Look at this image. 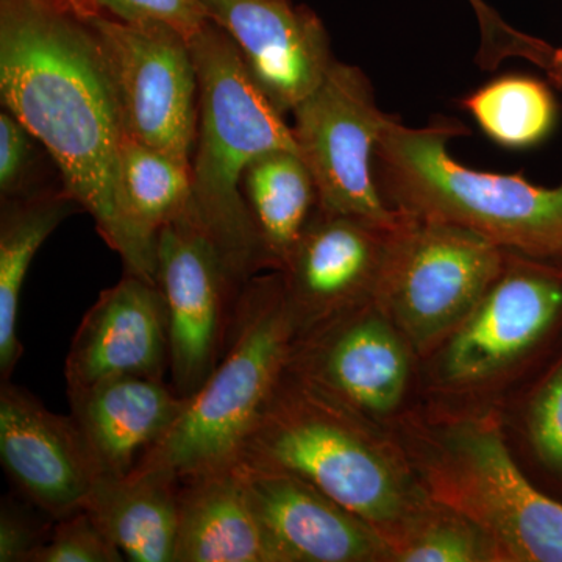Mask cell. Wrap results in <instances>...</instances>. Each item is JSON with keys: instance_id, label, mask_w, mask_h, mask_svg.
<instances>
[{"instance_id": "cell-1", "label": "cell", "mask_w": 562, "mask_h": 562, "mask_svg": "<svg viewBox=\"0 0 562 562\" xmlns=\"http://www.w3.org/2000/svg\"><path fill=\"white\" fill-rule=\"evenodd\" d=\"M0 99L49 151L125 273L157 283L158 244L139 231L122 191L127 125L90 18L63 0H0Z\"/></svg>"}, {"instance_id": "cell-2", "label": "cell", "mask_w": 562, "mask_h": 562, "mask_svg": "<svg viewBox=\"0 0 562 562\" xmlns=\"http://www.w3.org/2000/svg\"><path fill=\"white\" fill-rule=\"evenodd\" d=\"M190 43L199 77L190 214L228 276L244 288L262 269H269L244 198V173L260 155L299 151L297 144L283 114L251 81L235 44L220 25L210 20Z\"/></svg>"}, {"instance_id": "cell-3", "label": "cell", "mask_w": 562, "mask_h": 562, "mask_svg": "<svg viewBox=\"0 0 562 562\" xmlns=\"http://www.w3.org/2000/svg\"><path fill=\"white\" fill-rule=\"evenodd\" d=\"M460 122L405 127L391 116L375 151V177L392 209L447 222L506 251L562 265V184L538 187L519 173L475 171L454 160Z\"/></svg>"}, {"instance_id": "cell-4", "label": "cell", "mask_w": 562, "mask_h": 562, "mask_svg": "<svg viewBox=\"0 0 562 562\" xmlns=\"http://www.w3.org/2000/svg\"><path fill=\"white\" fill-rule=\"evenodd\" d=\"M297 336L281 273L247 281L220 364L132 471H168L183 479L236 464L286 371Z\"/></svg>"}, {"instance_id": "cell-5", "label": "cell", "mask_w": 562, "mask_h": 562, "mask_svg": "<svg viewBox=\"0 0 562 562\" xmlns=\"http://www.w3.org/2000/svg\"><path fill=\"white\" fill-rule=\"evenodd\" d=\"M238 462L294 473L379 531L414 509L401 472L358 414L288 368Z\"/></svg>"}, {"instance_id": "cell-6", "label": "cell", "mask_w": 562, "mask_h": 562, "mask_svg": "<svg viewBox=\"0 0 562 562\" xmlns=\"http://www.w3.org/2000/svg\"><path fill=\"white\" fill-rule=\"evenodd\" d=\"M419 471L431 502L475 525L503 561L562 562V503L532 486L494 422L435 432Z\"/></svg>"}, {"instance_id": "cell-7", "label": "cell", "mask_w": 562, "mask_h": 562, "mask_svg": "<svg viewBox=\"0 0 562 562\" xmlns=\"http://www.w3.org/2000/svg\"><path fill=\"white\" fill-rule=\"evenodd\" d=\"M506 260L508 251L479 233L403 213L372 303L424 350L468 317Z\"/></svg>"}, {"instance_id": "cell-8", "label": "cell", "mask_w": 562, "mask_h": 562, "mask_svg": "<svg viewBox=\"0 0 562 562\" xmlns=\"http://www.w3.org/2000/svg\"><path fill=\"white\" fill-rule=\"evenodd\" d=\"M292 114V135L316 184L317 210L397 227L403 213L387 205L375 177L376 147L391 116L376 105L366 74L336 60Z\"/></svg>"}, {"instance_id": "cell-9", "label": "cell", "mask_w": 562, "mask_h": 562, "mask_svg": "<svg viewBox=\"0 0 562 562\" xmlns=\"http://www.w3.org/2000/svg\"><path fill=\"white\" fill-rule=\"evenodd\" d=\"M128 135L191 169L199 121V77L191 43L161 22L95 14Z\"/></svg>"}, {"instance_id": "cell-10", "label": "cell", "mask_w": 562, "mask_h": 562, "mask_svg": "<svg viewBox=\"0 0 562 562\" xmlns=\"http://www.w3.org/2000/svg\"><path fill=\"white\" fill-rule=\"evenodd\" d=\"M157 284L166 305L171 386L190 398L220 364L239 288L190 211L158 236Z\"/></svg>"}, {"instance_id": "cell-11", "label": "cell", "mask_w": 562, "mask_h": 562, "mask_svg": "<svg viewBox=\"0 0 562 562\" xmlns=\"http://www.w3.org/2000/svg\"><path fill=\"white\" fill-rule=\"evenodd\" d=\"M562 314V265L508 251L505 269L454 328L443 351V380L482 383L520 360Z\"/></svg>"}, {"instance_id": "cell-12", "label": "cell", "mask_w": 562, "mask_h": 562, "mask_svg": "<svg viewBox=\"0 0 562 562\" xmlns=\"http://www.w3.org/2000/svg\"><path fill=\"white\" fill-rule=\"evenodd\" d=\"M0 462L18 494L55 520L85 509L105 476L74 417L10 380L0 386Z\"/></svg>"}, {"instance_id": "cell-13", "label": "cell", "mask_w": 562, "mask_h": 562, "mask_svg": "<svg viewBox=\"0 0 562 562\" xmlns=\"http://www.w3.org/2000/svg\"><path fill=\"white\" fill-rule=\"evenodd\" d=\"M227 33L244 68L269 103L286 116L331 69L330 36L310 7L291 0H202Z\"/></svg>"}, {"instance_id": "cell-14", "label": "cell", "mask_w": 562, "mask_h": 562, "mask_svg": "<svg viewBox=\"0 0 562 562\" xmlns=\"http://www.w3.org/2000/svg\"><path fill=\"white\" fill-rule=\"evenodd\" d=\"M288 371L366 416L394 412L409 358L402 333L380 310L360 308L295 339Z\"/></svg>"}, {"instance_id": "cell-15", "label": "cell", "mask_w": 562, "mask_h": 562, "mask_svg": "<svg viewBox=\"0 0 562 562\" xmlns=\"http://www.w3.org/2000/svg\"><path fill=\"white\" fill-rule=\"evenodd\" d=\"M397 227L314 211L297 249L279 271L299 335L373 301Z\"/></svg>"}, {"instance_id": "cell-16", "label": "cell", "mask_w": 562, "mask_h": 562, "mask_svg": "<svg viewBox=\"0 0 562 562\" xmlns=\"http://www.w3.org/2000/svg\"><path fill=\"white\" fill-rule=\"evenodd\" d=\"M236 464L277 562L391 560L382 532L301 476Z\"/></svg>"}, {"instance_id": "cell-17", "label": "cell", "mask_w": 562, "mask_h": 562, "mask_svg": "<svg viewBox=\"0 0 562 562\" xmlns=\"http://www.w3.org/2000/svg\"><path fill=\"white\" fill-rule=\"evenodd\" d=\"M169 371L166 305L157 283L125 273L81 319L68 357V391L117 379L165 380Z\"/></svg>"}, {"instance_id": "cell-18", "label": "cell", "mask_w": 562, "mask_h": 562, "mask_svg": "<svg viewBox=\"0 0 562 562\" xmlns=\"http://www.w3.org/2000/svg\"><path fill=\"white\" fill-rule=\"evenodd\" d=\"M70 416L105 475H127L179 419L188 398L171 383L117 376L68 391Z\"/></svg>"}, {"instance_id": "cell-19", "label": "cell", "mask_w": 562, "mask_h": 562, "mask_svg": "<svg viewBox=\"0 0 562 562\" xmlns=\"http://www.w3.org/2000/svg\"><path fill=\"white\" fill-rule=\"evenodd\" d=\"M173 562H277L238 464L180 479Z\"/></svg>"}, {"instance_id": "cell-20", "label": "cell", "mask_w": 562, "mask_h": 562, "mask_svg": "<svg viewBox=\"0 0 562 562\" xmlns=\"http://www.w3.org/2000/svg\"><path fill=\"white\" fill-rule=\"evenodd\" d=\"M180 479L168 471L102 476L88 513L133 562H173L179 531Z\"/></svg>"}, {"instance_id": "cell-21", "label": "cell", "mask_w": 562, "mask_h": 562, "mask_svg": "<svg viewBox=\"0 0 562 562\" xmlns=\"http://www.w3.org/2000/svg\"><path fill=\"white\" fill-rule=\"evenodd\" d=\"M81 210L65 187L7 199L0 209V376L9 382L22 357L18 335L22 286L33 258L66 217Z\"/></svg>"}, {"instance_id": "cell-22", "label": "cell", "mask_w": 562, "mask_h": 562, "mask_svg": "<svg viewBox=\"0 0 562 562\" xmlns=\"http://www.w3.org/2000/svg\"><path fill=\"white\" fill-rule=\"evenodd\" d=\"M243 192L269 269L283 271L317 210V191L299 151L273 150L250 162Z\"/></svg>"}, {"instance_id": "cell-23", "label": "cell", "mask_w": 562, "mask_h": 562, "mask_svg": "<svg viewBox=\"0 0 562 562\" xmlns=\"http://www.w3.org/2000/svg\"><path fill=\"white\" fill-rule=\"evenodd\" d=\"M121 180L133 221L150 241L190 211L191 169L131 135L122 143Z\"/></svg>"}, {"instance_id": "cell-24", "label": "cell", "mask_w": 562, "mask_h": 562, "mask_svg": "<svg viewBox=\"0 0 562 562\" xmlns=\"http://www.w3.org/2000/svg\"><path fill=\"white\" fill-rule=\"evenodd\" d=\"M462 106L495 143L535 146L552 132L557 105L549 88L528 77H503L468 95Z\"/></svg>"}, {"instance_id": "cell-25", "label": "cell", "mask_w": 562, "mask_h": 562, "mask_svg": "<svg viewBox=\"0 0 562 562\" xmlns=\"http://www.w3.org/2000/svg\"><path fill=\"white\" fill-rule=\"evenodd\" d=\"M436 505V503H435ZM436 509L406 514L382 536L391 560L402 562L503 561L497 547L482 530L460 514L436 505Z\"/></svg>"}, {"instance_id": "cell-26", "label": "cell", "mask_w": 562, "mask_h": 562, "mask_svg": "<svg viewBox=\"0 0 562 562\" xmlns=\"http://www.w3.org/2000/svg\"><path fill=\"white\" fill-rule=\"evenodd\" d=\"M49 151L10 111L0 113V199H21L65 187L47 181Z\"/></svg>"}, {"instance_id": "cell-27", "label": "cell", "mask_w": 562, "mask_h": 562, "mask_svg": "<svg viewBox=\"0 0 562 562\" xmlns=\"http://www.w3.org/2000/svg\"><path fill=\"white\" fill-rule=\"evenodd\" d=\"M124 554L87 509L55 520L33 562H121Z\"/></svg>"}, {"instance_id": "cell-28", "label": "cell", "mask_w": 562, "mask_h": 562, "mask_svg": "<svg viewBox=\"0 0 562 562\" xmlns=\"http://www.w3.org/2000/svg\"><path fill=\"white\" fill-rule=\"evenodd\" d=\"M55 519L22 495L0 503V562H33L49 539Z\"/></svg>"}, {"instance_id": "cell-29", "label": "cell", "mask_w": 562, "mask_h": 562, "mask_svg": "<svg viewBox=\"0 0 562 562\" xmlns=\"http://www.w3.org/2000/svg\"><path fill=\"white\" fill-rule=\"evenodd\" d=\"M99 13L125 22H161L194 38L210 21L202 0H94Z\"/></svg>"}, {"instance_id": "cell-30", "label": "cell", "mask_w": 562, "mask_h": 562, "mask_svg": "<svg viewBox=\"0 0 562 562\" xmlns=\"http://www.w3.org/2000/svg\"><path fill=\"white\" fill-rule=\"evenodd\" d=\"M528 430L543 464L562 473V366L532 402Z\"/></svg>"}, {"instance_id": "cell-31", "label": "cell", "mask_w": 562, "mask_h": 562, "mask_svg": "<svg viewBox=\"0 0 562 562\" xmlns=\"http://www.w3.org/2000/svg\"><path fill=\"white\" fill-rule=\"evenodd\" d=\"M468 2L475 11L480 33H482L479 57L483 69L497 68L508 58H522L527 55L531 43L530 35L506 24L484 0H468Z\"/></svg>"}, {"instance_id": "cell-32", "label": "cell", "mask_w": 562, "mask_h": 562, "mask_svg": "<svg viewBox=\"0 0 562 562\" xmlns=\"http://www.w3.org/2000/svg\"><path fill=\"white\" fill-rule=\"evenodd\" d=\"M63 2L68 3L70 9L77 11V13L81 14L83 18H92L99 13L98 7H95L94 0H63Z\"/></svg>"}, {"instance_id": "cell-33", "label": "cell", "mask_w": 562, "mask_h": 562, "mask_svg": "<svg viewBox=\"0 0 562 562\" xmlns=\"http://www.w3.org/2000/svg\"><path fill=\"white\" fill-rule=\"evenodd\" d=\"M547 76L553 80L557 87L562 88V49L554 52L553 61L549 70H547Z\"/></svg>"}]
</instances>
